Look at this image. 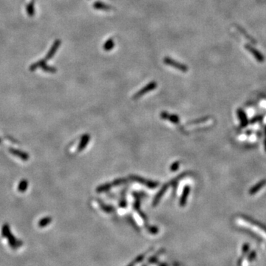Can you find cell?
Here are the masks:
<instances>
[{
  "label": "cell",
  "instance_id": "cell-3",
  "mask_svg": "<svg viewBox=\"0 0 266 266\" xmlns=\"http://www.w3.org/2000/svg\"><path fill=\"white\" fill-rule=\"evenodd\" d=\"M163 62L167 65L171 66V67H174L176 69H178V70H181L183 72H186L187 70V67L184 64L173 60L172 59L169 57H165L164 59H163Z\"/></svg>",
  "mask_w": 266,
  "mask_h": 266
},
{
  "label": "cell",
  "instance_id": "cell-12",
  "mask_svg": "<svg viewBox=\"0 0 266 266\" xmlns=\"http://www.w3.org/2000/svg\"><path fill=\"white\" fill-rule=\"evenodd\" d=\"M256 251H251V252L248 254V261H249V262H251V261L254 260L255 258H256Z\"/></svg>",
  "mask_w": 266,
  "mask_h": 266
},
{
  "label": "cell",
  "instance_id": "cell-4",
  "mask_svg": "<svg viewBox=\"0 0 266 266\" xmlns=\"http://www.w3.org/2000/svg\"><path fill=\"white\" fill-rule=\"evenodd\" d=\"M9 152H10L11 155L19 157V158L22 159V160H24V161H27V160H28V159L30 158L29 155H28V153H26V152H22V151L21 150H19V149H13V148H10V149H9Z\"/></svg>",
  "mask_w": 266,
  "mask_h": 266
},
{
  "label": "cell",
  "instance_id": "cell-6",
  "mask_svg": "<svg viewBox=\"0 0 266 266\" xmlns=\"http://www.w3.org/2000/svg\"><path fill=\"white\" fill-rule=\"evenodd\" d=\"M93 7L94 8L97 9V10H109L112 9L111 6L108 5V4H104V3L103 2H101V1H96V2L94 3Z\"/></svg>",
  "mask_w": 266,
  "mask_h": 266
},
{
  "label": "cell",
  "instance_id": "cell-10",
  "mask_svg": "<svg viewBox=\"0 0 266 266\" xmlns=\"http://www.w3.org/2000/svg\"><path fill=\"white\" fill-rule=\"evenodd\" d=\"M114 45L115 43L113 39H108V40L105 42L104 45V50H106V51H110V50H111L112 49L114 48Z\"/></svg>",
  "mask_w": 266,
  "mask_h": 266
},
{
  "label": "cell",
  "instance_id": "cell-15",
  "mask_svg": "<svg viewBox=\"0 0 266 266\" xmlns=\"http://www.w3.org/2000/svg\"><path fill=\"white\" fill-rule=\"evenodd\" d=\"M0 144H1V139H0Z\"/></svg>",
  "mask_w": 266,
  "mask_h": 266
},
{
  "label": "cell",
  "instance_id": "cell-7",
  "mask_svg": "<svg viewBox=\"0 0 266 266\" xmlns=\"http://www.w3.org/2000/svg\"><path fill=\"white\" fill-rule=\"evenodd\" d=\"M265 185H266V180H262L261 182L258 183L256 185H255L254 187L251 188V191H250V194H254L256 193L257 191H259L261 189L263 188Z\"/></svg>",
  "mask_w": 266,
  "mask_h": 266
},
{
  "label": "cell",
  "instance_id": "cell-8",
  "mask_svg": "<svg viewBox=\"0 0 266 266\" xmlns=\"http://www.w3.org/2000/svg\"><path fill=\"white\" fill-rule=\"evenodd\" d=\"M155 86H156V84H155V82H152L151 84H149V85H147V86H145L144 89H142V90L140 91V92L138 93V95H137V96H140V95H141L142 94L149 92V91H150L151 89H153Z\"/></svg>",
  "mask_w": 266,
  "mask_h": 266
},
{
  "label": "cell",
  "instance_id": "cell-11",
  "mask_svg": "<svg viewBox=\"0 0 266 266\" xmlns=\"http://www.w3.org/2000/svg\"><path fill=\"white\" fill-rule=\"evenodd\" d=\"M27 12H28V15L31 16L34 15L35 10H34V2H31L28 4V6H27Z\"/></svg>",
  "mask_w": 266,
  "mask_h": 266
},
{
  "label": "cell",
  "instance_id": "cell-1",
  "mask_svg": "<svg viewBox=\"0 0 266 266\" xmlns=\"http://www.w3.org/2000/svg\"><path fill=\"white\" fill-rule=\"evenodd\" d=\"M237 222L240 224H241L242 226H246V227L250 228L251 229L254 230V231H255V232H256L259 235L262 236V237L266 239V229L264 228L263 226H260V225L257 224L256 223H254V222L251 221V220H245V218H239L237 220Z\"/></svg>",
  "mask_w": 266,
  "mask_h": 266
},
{
  "label": "cell",
  "instance_id": "cell-14",
  "mask_svg": "<svg viewBox=\"0 0 266 266\" xmlns=\"http://www.w3.org/2000/svg\"><path fill=\"white\" fill-rule=\"evenodd\" d=\"M248 250H249V245L247 243L244 244V245L242 246V253L243 254H246L248 251Z\"/></svg>",
  "mask_w": 266,
  "mask_h": 266
},
{
  "label": "cell",
  "instance_id": "cell-9",
  "mask_svg": "<svg viewBox=\"0 0 266 266\" xmlns=\"http://www.w3.org/2000/svg\"><path fill=\"white\" fill-rule=\"evenodd\" d=\"M28 186V182L26 180H21L19 184V186H18V191L19 192H25V191L27 190Z\"/></svg>",
  "mask_w": 266,
  "mask_h": 266
},
{
  "label": "cell",
  "instance_id": "cell-13",
  "mask_svg": "<svg viewBox=\"0 0 266 266\" xmlns=\"http://www.w3.org/2000/svg\"><path fill=\"white\" fill-rule=\"evenodd\" d=\"M50 218H45V219H43V220H41L40 222H39V226H45V224H46L47 223H48V222L50 221Z\"/></svg>",
  "mask_w": 266,
  "mask_h": 266
},
{
  "label": "cell",
  "instance_id": "cell-5",
  "mask_svg": "<svg viewBox=\"0 0 266 266\" xmlns=\"http://www.w3.org/2000/svg\"><path fill=\"white\" fill-rule=\"evenodd\" d=\"M61 43V40H59V39H58V40H56V42H54V44L52 45L51 48L50 49V50H49L48 54H47L46 60H50V59H52V58L55 56L56 51H57L58 49H59V47H60Z\"/></svg>",
  "mask_w": 266,
  "mask_h": 266
},
{
  "label": "cell",
  "instance_id": "cell-2",
  "mask_svg": "<svg viewBox=\"0 0 266 266\" xmlns=\"http://www.w3.org/2000/svg\"><path fill=\"white\" fill-rule=\"evenodd\" d=\"M38 68H42L44 71L48 72V73H53L56 72V69L55 68V67H50V66L47 65L46 63H45V61L44 60H40L37 63H34V64H32V65L31 66L30 70H31V71H34V70H37Z\"/></svg>",
  "mask_w": 266,
  "mask_h": 266
}]
</instances>
